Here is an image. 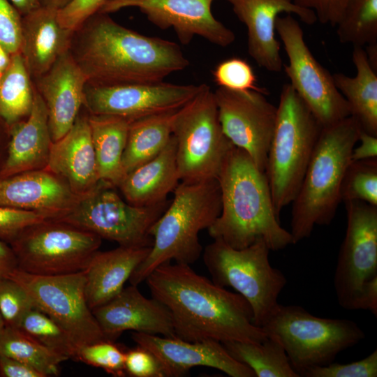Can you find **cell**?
<instances>
[{
	"mask_svg": "<svg viewBox=\"0 0 377 377\" xmlns=\"http://www.w3.org/2000/svg\"><path fill=\"white\" fill-rule=\"evenodd\" d=\"M219 87L238 91H257L265 95V88L257 84V78L251 65L238 57L227 59L219 63L212 72Z\"/></svg>",
	"mask_w": 377,
	"mask_h": 377,
	"instance_id": "37",
	"label": "cell"
},
{
	"mask_svg": "<svg viewBox=\"0 0 377 377\" xmlns=\"http://www.w3.org/2000/svg\"><path fill=\"white\" fill-rule=\"evenodd\" d=\"M17 267L13 250L0 239V277H8Z\"/></svg>",
	"mask_w": 377,
	"mask_h": 377,
	"instance_id": "48",
	"label": "cell"
},
{
	"mask_svg": "<svg viewBox=\"0 0 377 377\" xmlns=\"http://www.w3.org/2000/svg\"><path fill=\"white\" fill-rule=\"evenodd\" d=\"M1 74H2V73H0V78H1Z\"/></svg>",
	"mask_w": 377,
	"mask_h": 377,
	"instance_id": "53",
	"label": "cell"
},
{
	"mask_svg": "<svg viewBox=\"0 0 377 377\" xmlns=\"http://www.w3.org/2000/svg\"><path fill=\"white\" fill-rule=\"evenodd\" d=\"M39 343L68 359L76 360L78 347L70 334L48 315L34 308L17 327Z\"/></svg>",
	"mask_w": 377,
	"mask_h": 377,
	"instance_id": "35",
	"label": "cell"
},
{
	"mask_svg": "<svg viewBox=\"0 0 377 377\" xmlns=\"http://www.w3.org/2000/svg\"><path fill=\"white\" fill-rule=\"evenodd\" d=\"M269 251L263 240L235 249L214 239L203 253L212 281L244 297L251 307L253 323L261 328L276 309L278 297L287 283L283 273L271 265Z\"/></svg>",
	"mask_w": 377,
	"mask_h": 377,
	"instance_id": "8",
	"label": "cell"
},
{
	"mask_svg": "<svg viewBox=\"0 0 377 377\" xmlns=\"http://www.w3.org/2000/svg\"><path fill=\"white\" fill-rule=\"evenodd\" d=\"M265 170L276 215L295 199L322 126L290 84L281 89Z\"/></svg>",
	"mask_w": 377,
	"mask_h": 377,
	"instance_id": "6",
	"label": "cell"
},
{
	"mask_svg": "<svg viewBox=\"0 0 377 377\" xmlns=\"http://www.w3.org/2000/svg\"><path fill=\"white\" fill-rule=\"evenodd\" d=\"M357 142L358 146H355L352 151L351 161L377 158V136L361 130Z\"/></svg>",
	"mask_w": 377,
	"mask_h": 377,
	"instance_id": "47",
	"label": "cell"
},
{
	"mask_svg": "<svg viewBox=\"0 0 377 377\" xmlns=\"http://www.w3.org/2000/svg\"><path fill=\"white\" fill-rule=\"evenodd\" d=\"M32 81L47 109L52 140L57 141L70 130L80 114L87 77L68 50Z\"/></svg>",
	"mask_w": 377,
	"mask_h": 377,
	"instance_id": "21",
	"label": "cell"
},
{
	"mask_svg": "<svg viewBox=\"0 0 377 377\" xmlns=\"http://www.w3.org/2000/svg\"><path fill=\"white\" fill-rule=\"evenodd\" d=\"M201 84L165 82L94 86L86 84L83 105L88 113L130 121L180 109L202 89Z\"/></svg>",
	"mask_w": 377,
	"mask_h": 377,
	"instance_id": "15",
	"label": "cell"
},
{
	"mask_svg": "<svg viewBox=\"0 0 377 377\" xmlns=\"http://www.w3.org/2000/svg\"><path fill=\"white\" fill-rule=\"evenodd\" d=\"M71 0H39L41 6L59 10L64 7Z\"/></svg>",
	"mask_w": 377,
	"mask_h": 377,
	"instance_id": "50",
	"label": "cell"
},
{
	"mask_svg": "<svg viewBox=\"0 0 377 377\" xmlns=\"http://www.w3.org/2000/svg\"><path fill=\"white\" fill-rule=\"evenodd\" d=\"M22 285L36 308L59 324L79 348L106 340L85 297L84 272L42 276L19 269L8 276Z\"/></svg>",
	"mask_w": 377,
	"mask_h": 377,
	"instance_id": "14",
	"label": "cell"
},
{
	"mask_svg": "<svg viewBox=\"0 0 377 377\" xmlns=\"http://www.w3.org/2000/svg\"><path fill=\"white\" fill-rule=\"evenodd\" d=\"M125 371L132 377H165L157 357L140 346L125 352Z\"/></svg>",
	"mask_w": 377,
	"mask_h": 377,
	"instance_id": "43",
	"label": "cell"
},
{
	"mask_svg": "<svg viewBox=\"0 0 377 377\" xmlns=\"http://www.w3.org/2000/svg\"><path fill=\"white\" fill-rule=\"evenodd\" d=\"M106 340L115 341L125 331L176 337L171 314L155 298L145 297L131 285L91 310Z\"/></svg>",
	"mask_w": 377,
	"mask_h": 377,
	"instance_id": "20",
	"label": "cell"
},
{
	"mask_svg": "<svg viewBox=\"0 0 377 377\" xmlns=\"http://www.w3.org/2000/svg\"><path fill=\"white\" fill-rule=\"evenodd\" d=\"M100 180L79 196L64 216L57 219L123 246H151L150 229L163 213L168 201L148 207L133 205Z\"/></svg>",
	"mask_w": 377,
	"mask_h": 377,
	"instance_id": "11",
	"label": "cell"
},
{
	"mask_svg": "<svg viewBox=\"0 0 377 377\" xmlns=\"http://www.w3.org/2000/svg\"><path fill=\"white\" fill-rule=\"evenodd\" d=\"M132 339L151 352L161 362L165 377L184 376L195 367H207L232 377H255L246 365L234 359L223 344L215 340L187 341L177 337L133 332Z\"/></svg>",
	"mask_w": 377,
	"mask_h": 377,
	"instance_id": "18",
	"label": "cell"
},
{
	"mask_svg": "<svg viewBox=\"0 0 377 377\" xmlns=\"http://www.w3.org/2000/svg\"><path fill=\"white\" fill-rule=\"evenodd\" d=\"M0 43L10 55L20 51L22 15L8 0H0Z\"/></svg>",
	"mask_w": 377,
	"mask_h": 377,
	"instance_id": "42",
	"label": "cell"
},
{
	"mask_svg": "<svg viewBox=\"0 0 377 377\" xmlns=\"http://www.w3.org/2000/svg\"><path fill=\"white\" fill-rule=\"evenodd\" d=\"M226 1L246 27L249 54L260 67L270 72H280L283 65L280 43L276 38V21L279 14L296 15L309 25L317 21L312 10L299 7L293 0Z\"/></svg>",
	"mask_w": 377,
	"mask_h": 377,
	"instance_id": "19",
	"label": "cell"
},
{
	"mask_svg": "<svg viewBox=\"0 0 377 377\" xmlns=\"http://www.w3.org/2000/svg\"><path fill=\"white\" fill-rule=\"evenodd\" d=\"M219 119L231 143L244 150L265 172L277 108L257 91H238L218 87L214 91Z\"/></svg>",
	"mask_w": 377,
	"mask_h": 377,
	"instance_id": "16",
	"label": "cell"
},
{
	"mask_svg": "<svg viewBox=\"0 0 377 377\" xmlns=\"http://www.w3.org/2000/svg\"><path fill=\"white\" fill-rule=\"evenodd\" d=\"M305 377H376L377 350L366 357L346 364L334 362L320 367H316L304 371Z\"/></svg>",
	"mask_w": 377,
	"mask_h": 377,
	"instance_id": "40",
	"label": "cell"
},
{
	"mask_svg": "<svg viewBox=\"0 0 377 377\" xmlns=\"http://www.w3.org/2000/svg\"><path fill=\"white\" fill-rule=\"evenodd\" d=\"M57 10L40 6L22 16L20 53L31 80L46 73L69 50L73 32L60 25Z\"/></svg>",
	"mask_w": 377,
	"mask_h": 377,
	"instance_id": "24",
	"label": "cell"
},
{
	"mask_svg": "<svg viewBox=\"0 0 377 377\" xmlns=\"http://www.w3.org/2000/svg\"><path fill=\"white\" fill-rule=\"evenodd\" d=\"M341 200H360L377 206V158L351 161L341 186Z\"/></svg>",
	"mask_w": 377,
	"mask_h": 377,
	"instance_id": "36",
	"label": "cell"
},
{
	"mask_svg": "<svg viewBox=\"0 0 377 377\" xmlns=\"http://www.w3.org/2000/svg\"><path fill=\"white\" fill-rule=\"evenodd\" d=\"M221 196V211L207 229L235 249H243L258 240L270 251L294 244L290 231L276 215L265 172L260 170L243 149L232 146L216 178Z\"/></svg>",
	"mask_w": 377,
	"mask_h": 377,
	"instance_id": "3",
	"label": "cell"
},
{
	"mask_svg": "<svg viewBox=\"0 0 377 377\" xmlns=\"http://www.w3.org/2000/svg\"><path fill=\"white\" fill-rule=\"evenodd\" d=\"M228 353L248 366L257 377H299L293 369L282 345L267 337L259 343H221Z\"/></svg>",
	"mask_w": 377,
	"mask_h": 377,
	"instance_id": "31",
	"label": "cell"
},
{
	"mask_svg": "<svg viewBox=\"0 0 377 377\" xmlns=\"http://www.w3.org/2000/svg\"><path fill=\"white\" fill-rule=\"evenodd\" d=\"M172 135L181 182L217 178L233 145L222 130L209 86L204 84L195 97L177 110Z\"/></svg>",
	"mask_w": 377,
	"mask_h": 377,
	"instance_id": "10",
	"label": "cell"
},
{
	"mask_svg": "<svg viewBox=\"0 0 377 377\" xmlns=\"http://www.w3.org/2000/svg\"><path fill=\"white\" fill-rule=\"evenodd\" d=\"M176 112L154 114L131 121L122 157L126 175L154 158L164 149L172 136Z\"/></svg>",
	"mask_w": 377,
	"mask_h": 377,
	"instance_id": "30",
	"label": "cell"
},
{
	"mask_svg": "<svg viewBox=\"0 0 377 377\" xmlns=\"http://www.w3.org/2000/svg\"><path fill=\"white\" fill-rule=\"evenodd\" d=\"M69 51L94 86L160 82L190 64L176 43L142 35L101 12L73 32Z\"/></svg>",
	"mask_w": 377,
	"mask_h": 377,
	"instance_id": "2",
	"label": "cell"
},
{
	"mask_svg": "<svg viewBox=\"0 0 377 377\" xmlns=\"http://www.w3.org/2000/svg\"><path fill=\"white\" fill-rule=\"evenodd\" d=\"M213 1L108 0L98 12L110 14L124 8H137L159 29L172 28L184 45L198 36L226 47L234 43L235 34L214 17L212 12Z\"/></svg>",
	"mask_w": 377,
	"mask_h": 377,
	"instance_id": "17",
	"label": "cell"
},
{
	"mask_svg": "<svg viewBox=\"0 0 377 377\" xmlns=\"http://www.w3.org/2000/svg\"><path fill=\"white\" fill-rule=\"evenodd\" d=\"M89 114L77 116L70 130L52 142L45 169L62 179L77 197L100 182Z\"/></svg>",
	"mask_w": 377,
	"mask_h": 377,
	"instance_id": "23",
	"label": "cell"
},
{
	"mask_svg": "<svg viewBox=\"0 0 377 377\" xmlns=\"http://www.w3.org/2000/svg\"><path fill=\"white\" fill-rule=\"evenodd\" d=\"M108 0H71L57 10V19L62 27L74 32L91 16L98 12Z\"/></svg>",
	"mask_w": 377,
	"mask_h": 377,
	"instance_id": "44",
	"label": "cell"
},
{
	"mask_svg": "<svg viewBox=\"0 0 377 377\" xmlns=\"http://www.w3.org/2000/svg\"><path fill=\"white\" fill-rule=\"evenodd\" d=\"M145 281L151 297L169 310L175 337L182 340L259 343L267 337L253 323L244 297L198 274L190 265L165 263Z\"/></svg>",
	"mask_w": 377,
	"mask_h": 377,
	"instance_id": "1",
	"label": "cell"
},
{
	"mask_svg": "<svg viewBox=\"0 0 377 377\" xmlns=\"http://www.w3.org/2000/svg\"><path fill=\"white\" fill-rule=\"evenodd\" d=\"M34 86L21 54L10 55V63L0 78V116L15 124L29 114Z\"/></svg>",
	"mask_w": 377,
	"mask_h": 377,
	"instance_id": "32",
	"label": "cell"
},
{
	"mask_svg": "<svg viewBox=\"0 0 377 377\" xmlns=\"http://www.w3.org/2000/svg\"><path fill=\"white\" fill-rule=\"evenodd\" d=\"M0 355L24 363L45 377L59 376L60 363L68 360L18 328L10 326H6L0 339Z\"/></svg>",
	"mask_w": 377,
	"mask_h": 377,
	"instance_id": "33",
	"label": "cell"
},
{
	"mask_svg": "<svg viewBox=\"0 0 377 377\" xmlns=\"http://www.w3.org/2000/svg\"><path fill=\"white\" fill-rule=\"evenodd\" d=\"M179 181L176 144L172 135L157 156L127 173L118 188L128 203L148 207L166 201Z\"/></svg>",
	"mask_w": 377,
	"mask_h": 377,
	"instance_id": "27",
	"label": "cell"
},
{
	"mask_svg": "<svg viewBox=\"0 0 377 377\" xmlns=\"http://www.w3.org/2000/svg\"><path fill=\"white\" fill-rule=\"evenodd\" d=\"M335 27L341 43L377 44V0H348Z\"/></svg>",
	"mask_w": 377,
	"mask_h": 377,
	"instance_id": "34",
	"label": "cell"
},
{
	"mask_svg": "<svg viewBox=\"0 0 377 377\" xmlns=\"http://www.w3.org/2000/svg\"><path fill=\"white\" fill-rule=\"evenodd\" d=\"M68 185L47 169L0 177V205L32 210L57 219L77 199Z\"/></svg>",
	"mask_w": 377,
	"mask_h": 377,
	"instance_id": "22",
	"label": "cell"
},
{
	"mask_svg": "<svg viewBox=\"0 0 377 377\" xmlns=\"http://www.w3.org/2000/svg\"><path fill=\"white\" fill-rule=\"evenodd\" d=\"M11 135L0 177L45 169L52 140L47 109L35 87L31 112L25 121L15 124Z\"/></svg>",
	"mask_w": 377,
	"mask_h": 377,
	"instance_id": "26",
	"label": "cell"
},
{
	"mask_svg": "<svg viewBox=\"0 0 377 377\" xmlns=\"http://www.w3.org/2000/svg\"><path fill=\"white\" fill-rule=\"evenodd\" d=\"M160 217L150 229L152 245L142 263L131 274V285L138 286L159 265L171 261L191 265L200 258L198 235L208 229L221 211L216 179L181 182Z\"/></svg>",
	"mask_w": 377,
	"mask_h": 377,
	"instance_id": "5",
	"label": "cell"
},
{
	"mask_svg": "<svg viewBox=\"0 0 377 377\" xmlns=\"http://www.w3.org/2000/svg\"><path fill=\"white\" fill-rule=\"evenodd\" d=\"M299 7L312 10L317 21L335 27L348 0H293Z\"/></svg>",
	"mask_w": 377,
	"mask_h": 377,
	"instance_id": "45",
	"label": "cell"
},
{
	"mask_svg": "<svg viewBox=\"0 0 377 377\" xmlns=\"http://www.w3.org/2000/svg\"><path fill=\"white\" fill-rule=\"evenodd\" d=\"M34 308L33 299L22 285L8 277H0V313L6 326L17 327Z\"/></svg>",
	"mask_w": 377,
	"mask_h": 377,
	"instance_id": "39",
	"label": "cell"
},
{
	"mask_svg": "<svg viewBox=\"0 0 377 377\" xmlns=\"http://www.w3.org/2000/svg\"><path fill=\"white\" fill-rule=\"evenodd\" d=\"M102 239L66 222L48 219L24 229L13 241L19 269L53 276L85 269Z\"/></svg>",
	"mask_w": 377,
	"mask_h": 377,
	"instance_id": "12",
	"label": "cell"
},
{
	"mask_svg": "<svg viewBox=\"0 0 377 377\" xmlns=\"http://www.w3.org/2000/svg\"><path fill=\"white\" fill-rule=\"evenodd\" d=\"M276 31L288 57V63L283 67L289 84L322 127L349 117V106L336 87L332 74L310 51L299 22L290 14L279 16Z\"/></svg>",
	"mask_w": 377,
	"mask_h": 377,
	"instance_id": "13",
	"label": "cell"
},
{
	"mask_svg": "<svg viewBox=\"0 0 377 377\" xmlns=\"http://www.w3.org/2000/svg\"><path fill=\"white\" fill-rule=\"evenodd\" d=\"M48 219L38 212L0 205V237L13 242L27 228Z\"/></svg>",
	"mask_w": 377,
	"mask_h": 377,
	"instance_id": "41",
	"label": "cell"
},
{
	"mask_svg": "<svg viewBox=\"0 0 377 377\" xmlns=\"http://www.w3.org/2000/svg\"><path fill=\"white\" fill-rule=\"evenodd\" d=\"M354 77L332 74L336 87L346 99L350 113L361 130L377 136V71L371 65L365 49L353 46Z\"/></svg>",
	"mask_w": 377,
	"mask_h": 377,
	"instance_id": "28",
	"label": "cell"
},
{
	"mask_svg": "<svg viewBox=\"0 0 377 377\" xmlns=\"http://www.w3.org/2000/svg\"><path fill=\"white\" fill-rule=\"evenodd\" d=\"M262 328L282 345L300 376L309 369L333 362L339 353L365 338L351 320L318 317L297 305L279 304Z\"/></svg>",
	"mask_w": 377,
	"mask_h": 377,
	"instance_id": "7",
	"label": "cell"
},
{
	"mask_svg": "<svg viewBox=\"0 0 377 377\" xmlns=\"http://www.w3.org/2000/svg\"><path fill=\"white\" fill-rule=\"evenodd\" d=\"M0 373L6 377H45L33 367L2 355H0Z\"/></svg>",
	"mask_w": 377,
	"mask_h": 377,
	"instance_id": "46",
	"label": "cell"
},
{
	"mask_svg": "<svg viewBox=\"0 0 377 377\" xmlns=\"http://www.w3.org/2000/svg\"><path fill=\"white\" fill-rule=\"evenodd\" d=\"M347 227L338 255L334 287L346 310H369L377 316V206L343 202Z\"/></svg>",
	"mask_w": 377,
	"mask_h": 377,
	"instance_id": "9",
	"label": "cell"
},
{
	"mask_svg": "<svg viewBox=\"0 0 377 377\" xmlns=\"http://www.w3.org/2000/svg\"><path fill=\"white\" fill-rule=\"evenodd\" d=\"M5 327H6V323H5V321L0 313V339L2 336V334L5 330Z\"/></svg>",
	"mask_w": 377,
	"mask_h": 377,
	"instance_id": "52",
	"label": "cell"
},
{
	"mask_svg": "<svg viewBox=\"0 0 377 377\" xmlns=\"http://www.w3.org/2000/svg\"><path fill=\"white\" fill-rule=\"evenodd\" d=\"M151 246H123L96 251L84 272L85 297L93 310L111 300L124 288L135 269L149 254Z\"/></svg>",
	"mask_w": 377,
	"mask_h": 377,
	"instance_id": "25",
	"label": "cell"
},
{
	"mask_svg": "<svg viewBox=\"0 0 377 377\" xmlns=\"http://www.w3.org/2000/svg\"><path fill=\"white\" fill-rule=\"evenodd\" d=\"M361 128L349 116L323 127L300 189L292 202L290 234L294 244L308 238L316 226L334 219L341 183Z\"/></svg>",
	"mask_w": 377,
	"mask_h": 377,
	"instance_id": "4",
	"label": "cell"
},
{
	"mask_svg": "<svg viewBox=\"0 0 377 377\" xmlns=\"http://www.w3.org/2000/svg\"><path fill=\"white\" fill-rule=\"evenodd\" d=\"M22 16L40 6L39 0H10Z\"/></svg>",
	"mask_w": 377,
	"mask_h": 377,
	"instance_id": "49",
	"label": "cell"
},
{
	"mask_svg": "<svg viewBox=\"0 0 377 377\" xmlns=\"http://www.w3.org/2000/svg\"><path fill=\"white\" fill-rule=\"evenodd\" d=\"M10 61V55L0 43V73H2L6 69Z\"/></svg>",
	"mask_w": 377,
	"mask_h": 377,
	"instance_id": "51",
	"label": "cell"
},
{
	"mask_svg": "<svg viewBox=\"0 0 377 377\" xmlns=\"http://www.w3.org/2000/svg\"><path fill=\"white\" fill-rule=\"evenodd\" d=\"M76 360L102 369L114 377L126 376L125 352L114 341L103 340L82 346Z\"/></svg>",
	"mask_w": 377,
	"mask_h": 377,
	"instance_id": "38",
	"label": "cell"
},
{
	"mask_svg": "<svg viewBox=\"0 0 377 377\" xmlns=\"http://www.w3.org/2000/svg\"><path fill=\"white\" fill-rule=\"evenodd\" d=\"M88 114L99 178L118 187L126 176L122 157L131 121L117 116Z\"/></svg>",
	"mask_w": 377,
	"mask_h": 377,
	"instance_id": "29",
	"label": "cell"
}]
</instances>
